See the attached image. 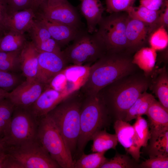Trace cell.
<instances>
[{
    "label": "cell",
    "instance_id": "6da1fadb",
    "mask_svg": "<svg viewBox=\"0 0 168 168\" xmlns=\"http://www.w3.org/2000/svg\"><path fill=\"white\" fill-rule=\"evenodd\" d=\"M132 74L108 85L99 92L110 116L114 115L117 119L124 120L128 110L150 84L146 77Z\"/></svg>",
    "mask_w": 168,
    "mask_h": 168
},
{
    "label": "cell",
    "instance_id": "7a4b0ae2",
    "mask_svg": "<svg viewBox=\"0 0 168 168\" xmlns=\"http://www.w3.org/2000/svg\"><path fill=\"white\" fill-rule=\"evenodd\" d=\"M132 59L107 52L90 67L88 74L79 89L84 95L98 93L103 88L126 76L135 69Z\"/></svg>",
    "mask_w": 168,
    "mask_h": 168
},
{
    "label": "cell",
    "instance_id": "3957f363",
    "mask_svg": "<svg viewBox=\"0 0 168 168\" xmlns=\"http://www.w3.org/2000/svg\"><path fill=\"white\" fill-rule=\"evenodd\" d=\"M82 97V94L80 90L76 91L47 114L59 130L73 159L80 133Z\"/></svg>",
    "mask_w": 168,
    "mask_h": 168
},
{
    "label": "cell",
    "instance_id": "277c9868",
    "mask_svg": "<svg viewBox=\"0 0 168 168\" xmlns=\"http://www.w3.org/2000/svg\"><path fill=\"white\" fill-rule=\"evenodd\" d=\"M80 131L75 155L84 152L87 143L97 132L105 129L111 116L100 94H82L80 109Z\"/></svg>",
    "mask_w": 168,
    "mask_h": 168
},
{
    "label": "cell",
    "instance_id": "5b68a950",
    "mask_svg": "<svg viewBox=\"0 0 168 168\" xmlns=\"http://www.w3.org/2000/svg\"><path fill=\"white\" fill-rule=\"evenodd\" d=\"M9 168H61L41 145L38 138L7 146Z\"/></svg>",
    "mask_w": 168,
    "mask_h": 168
},
{
    "label": "cell",
    "instance_id": "8992f818",
    "mask_svg": "<svg viewBox=\"0 0 168 168\" xmlns=\"http://www.w3.org/2000/svg\"><path fill=\"white\" fill-rule=\"evenodd\" d=\"M37 138L62 168H74L72 155L55 124L47 114L40 119Z\"/></svg>",
    "mask_w": 168,
    "mask_h": 168
},
{
    "label": "cell",
    "instance_id": "52a82bcc",
    "mask_svg": "<svg viewBox=\"0 0 168 168\" xmlns=\"http://www.w3.org/2000/svg\"><path fill=\"white\" fill-rule=\"evenodd\" d=\"M39 120L29 108L15 106L2 140L10 146L37 139Z\"/></svg>",
    "mask_w": 168,
    "mask_h": 168
},
{
    "label": "cell",
    "instance_id": "ba28073f",
    "mask_svg": "<svg viewBox=\"0 0 168 168\" xmlns=\"http://www.w3.org/2000/svg\"><path fill=\"white\" fill-rule=\"evenodd\" d=\"M102 18L94 35L106 53H118L128 49L126 34L127 15L117 13Z\"/></svg>",
    "mask_w": 168,
    "mask_h": 168
},
{
    "label": "cell",
    "instance_id": "9c48e42d",
    "mask_svg": "<svg viewBox=\"0 0 168 168\" xmlns=\"http://www.w3.org/2000/svg\"><path fill=\"white\" fill-rule=\"evenodd\" d=\"M73 40L72 44L62 51L68 65H91L106 53L94 35L81 32Z\"/></svg>",
    "mask_w": 168,
    "mask_h": 168
},
{
    "label": "cell",
    "instance_id": "30bf717a",
    "mask_svg": "<svg viewBox=\"0 0 168 168\" xmlns=\"http://www.w3.org/2000/svg\"><path fill=\"white\" fill-rule=\"evenodd\" d=\"M90 66L69 65L53 78L50 85L58 91L72 93L84 83Z\"/></svg>",
    "mask_w": 168,
    "mask_h": 168
},
{
    "label": "cell",
    "instance_id": "8fae6325",
    "mask_svg": "<svg viewBox=\"0 0 168 168\" xmlns=\"http://www.w3.org/2000/svg\"><path fill=\"white\" fill-rule=\"evenodd\" d=\"M47 87L37 79H26L8 92L7 98L15 107L29 108Z\"/></svg>",
    "mask_w": 168,
    "mask_h": 168
},
{
    "label": "cell",
    "instance_id": "7c38bea8",
    "mask_svg": "<svg viewBox=\"0 0 168 168\" xmlns=\"http://www.w3.org/2000/svg\"><path fill=\"white\" fill-rule=\"evenodd\" d=\"M45 1L39 7L36 14L48 20L80 30L81 23L79 15L68 1L54 6H48Z\"/></svg>",
    "mask_w": 168,
    "mask_h": 168
},
{
    "label": "cell",
    "instance_id": "4fadbf2b",
    "mask_svg": "<svg viewBox=\"0 0 168 168\" xmlns=\"http://www.w3.org/2000/svg\"><path fill=\"white\" fill-rule=\"evenodd\" d=\"M68 66L62 54L40 52L37 79L48 86L54 77Z\"/></svg>",
    "mask_w": 168,
    "mask_h": 168
},
{
    "label": "cell",
    "instance_id": "5bb4252c",
    "mask_svg": "<svg viewBox=\"0 0 168 168\" xmlns=\"http://www.w3.org/2000/svg\"><path fill=\"white\" fill-rule=\"evenodd\" d=\"M71 94L58 91L47 86L36 101L29 108L36 117L40 119L46 115Z\"/></svg>",
    "mask_w": 168,
    "mask_h": 168
},
{
    "label": "cell",
    "instance_id": "9a60e30c",
    "mask_svg": "<svg viewBox=\"0 0 168 168\" xmlns=\"http://www.w3.org/2000/svg\"><path fill=\"white\" fill-rule=\"evenodd\" d=\"M114 128L118 142L124 147L127 154L136 161L139 160L141 147L137 141L133 125L121 119H117Z\"/></svg>",
    "mask_w": 168,
    "mask_h": 168
},
{
    "label": "cell",
    "instance_id": "2e32d148",
    "mask_svg": "<svg viewBox=\"0 0 168 168\" xmlns=\"http://www.w3.org/2000/svg\"><path fill=\"white\" fill-rule=\"evenodd\" d=\"M146 115L150 128V145L161 134L168 130V110L155 99L150 105Z\"/></svg>",
    "mask_w": 168,
    "mask_h": 168
},
{
    "label": "cell",
    "instance_id": "e0dca14e",
    "mask_svg": "<svg viewBox=\"0 0 168 168\" xmlns=\"http://www.w3.org/2000/svg\"><path fill=\"white\" fill-rule=\"evenodd\" d=\"M28 32L31 41L40 52L62 54L60 46L52 38L46 28L36 19Z\"/></svg>",
    "mask_w": 168,
    "mask_h": 168
},
{
    "label": "cell",
    "instance_id": "ac0fdd59",
    "mask_svg": "<svg viewBox=\"0 0 168 168\" xmlns=\"http://www.w3.org/2000/svg\"><path fill=\"white\" fill-rule=\"evenodd\" d=\"M35 19L46 28L61 48L73 40L81 32L80 30L48 20L36 13Z\"/></svg>",
    "mask_w": 168,
    "mask_h": 168
},
{
    "label": "cell",
    "instance_id": "d6986e66",
    "mask_svg": "<svg viewBox=\"0 0 168 168\" xmlns=\"http://www.w3.org/2000/svg\"><path fill=\"white\" fill-rule=\"evenodd\" d=\"M151 32L152 30L150 26L128 15L126 34L128 49L134 50L141 48Z\"/></svg>",
    "mask_w": 168,
    "mask_h": 168
},
{
    "label": "cell",
    "instance_id": "ffe728a7",
    "mask_svg": "<svg viewBox=\"0 0 168 168\" xmlns=\"http://www.w3.org/2000/svg\"><path fill=\"white\" fill-rule=\"evenodd\" d=\"M35 17V12L32 8L8 12L4 21L6 32L11 30L24 34L28 32Z\"/></svg>",
    "mask_w": 168,
    "mask_h": 168
},
{
    "label": "cell",
    "instance_id": "44dd1931",
    "mask_svg": "<svg viewBox=\"0 0 168 168\" xmlns=\"http://www.w3.org/2000/svg\"><path fill=\"white\" fill-rule=\"evenodd\" d=\"M39 53L31 41H28L21 50V69L26 79H37Z\"/></svg>",
    "mask_w": 168,
    "mask_h": 168
},
{
    "label": "cell",
    "instance_id": "7402d4cb",
    "mask_svg": "<svg viewBox=\"0 0 168 168\" xmlns=\"http://www.w3.org/2000/svg\"><path fill=\"white\" fill-rule=\"evenodd\" d=\"M79 9L85 19L87 31L92 34L97 30L96 26L102 19L104 10L100 0H80Z\"/></svg>",
    "mask_w": 168,
    "mask_h": 168
},
{
    "label": "cell",
    "instance_id": "603a6c76",
    "mask_svg": "<svg viewBox=\"0 0 168 168\" xmlns=\"http://www.w3.org/2000/svg\"><path fill=\"white\" fill-rule=\"evenodd\" d=\"M91 140L93 144L91 150L93 152H105L111 149H115L118 142L116 134L107 133L105 129L96 132Z\"/></svg>",
    "mask_w": 168,
    "mask_h": 168
},
{
    "label": "cell",
    "instance_id": "cb8c5ba5",
    "mask_svg": "<svg viewBox=\"0 0 168 168\" xmlns=\"http://www.w3.org/2000/svg\"><path fill=\"white\" fill-rule=\"evenodd\" d=\"M27 41L24 34L7 31L0 40V51H21Z\"/></svg>",
    "mask_w": 168,
    "mask_h": 168
},
{
    "label": "cell",
    "instance_id": "d4e9b609",
    "mask_svg": "<svg viewBox=\"0 0 168 168\" xmlns=\"http://www.w3.org/2000/svg\"><path fill=\"white\" fill-rule=\"evenodd\" d=\"M151 88L159 103L168 110V76L165 68L159 70L157 77L151 85Z\"/></svg>",
    "mask_w": 168,
    "mask_h": 168
},
{
    "label": "cell",
    "instance_id": "484cf974",
    "mask_svg": "<svg viewBox=\"0 0 168 168\" xmlns=\"http://www.w3.org/2000/svg\"><path fill=\"white\" fill-rule=\"evenodd\" d=\"M155 99L152 94L146 91L143 92L128 110L124 121L128 122L138 116L146 115L150 105Z\"/></svg>",
    "mask_w": 168,
    "mask_h": 168
},
{
    "label": "cell",
    "instance_id": "4316f807",
    "mask_svg": "<svg viewBox=\"0 0 168 168\" xmlns=\"http://www.w3.org/2000/svg\"><path fill=\"white\" fill-rule=\"evenodd\" d=\"M156 51L150 47H142L135 54L132 62L146 73L151 72L155 65Z\"/></svg>",
    "mask_w": 168,
    "mask_h": 168
},
{
    "label": "cell",
    "instance_id": "83f0119b",
    "mask_svg": "<svg viewBox=\"0 0 168 168\" xmlns=\"http://www.w3.org/2000/svg\"><path fill=\"white\" fill-rule=\"evenodd\" d=\"M161 11V9L155 11L149 9L141 5L133 6L126 12L130 17L138 20L150 26L153 30V26Z\"/></svg>",
    "mask_w": 168,
    "mask_h": 168
},
{
    "label": "cell",
    "instance_id": "f1b7e54d",
    "mask_svg": "<svg viewBox=\"0 0 168 168\" xmlns=\"http://www.w3.org/2000/svg\"><path fill=\"white\" fill-rule=\"evenodd\" d=\"M105 152H96L88 154L83 152L75 161L74 168H100L107 159L105 156Z\"/></svg>",
    "mask_w": 168,
    "mask_h": 168
},
{
    "label": "cell",
    "instance_id": "f546056e",
    "mask_svg": "<svg viewBox=\"0 0 168 168\" xmlns=\"http://www.w3.org/2000/svg\"><path fill=\"white\" fill-rule=\"evenodd\" d=\"M21 51H0V69L14 72L18 69H21Z\"/></svg>",
    "mask_w": 168,
    "mask_h": 168
},
{
    "label": "cell",
    "instance_id": "4dcf8cb0",
    "mask_svg": "<svg viewBox=\"0 0 168 168\" xmlns=\"http://www.w3.org/2000/svg\"><path fill=\"white\" fill-rule=\"evenodd\" d=\"M133 125L138 142L141 147H146L151 138L147 121L142 116H138Z\"/></svg>",
    "mask_w": 168,
    "mask_h": 168
},
{
    "label": "cell",
    "instance_id": "1f68e13d",
    "mask_svg": "<svg viewBox=\"0 0 168 168\" xmlns=\"http://www.w3.org/2000/svg\"><path fill=\"white\" fill-rule=\"evenodd\" d=\"M15 106L7 98L0 101V138L7 129L13 113Z\"/></svg>",
    "mask_w": 168,
    "mask_h": 168
},
{
    "label": "cell",
    "instance_id": "d6a6232c",
    "mask_svg": "<svg viewBox=\"0 0 168 168\" xmlns=\"http://www.w3.org/2000/svg\"><path fill=\"white\" fill-rule=\"evenodd\" d=\"M166 29L159 27L153 30L149 40L151 47L156 51L164 49L168 44V34Z\"/></svg>",
    "mask_w": 168,
    "mask_h": 168
},
{
    "label": "cell",
    "instance_id": "836d02e7",
    "mask_svg": "<svg viewBox=\"0 0 168 168\" xmlns=\"http://www.w3.org/2000/svg\"><path fill=\"white\" fill-rule=\"evenodd\" d=\"M136 166L134 162L128 156L116 153L113 157L107 159L100 168H131Z\"/></svg>",
    "mask_w": 168,
    "mask_h": 168
},
{
    "label": "cell",
    "instance_id": "e575fe53",
    "mask_svg": "<svg viewBox=\"0 0 168 168\" xmlns=\"http://www.w3.org/2000/svg\"><path fill=\"white\" fill-rule=\"evenodd\" d=\"M150 156H168V130L161 134L150 145Z\"/></svg>",
    "mask_w": 168,
    "mask_h": 168
},
{
    "label": "cell",
    "instance_id": "d590c367",
    "mask_svg": "<svg viewBox=\"0 0 168 168\" xmlns=\"http://www.w3.org/2000/svg\"><path fill=\"white\" fill-rule=\"evenodd\" d=\"M21 82L20 77L14 72L0 69V88L9 92Z\"/></svg>",
    "mask_w": 168,
    "mask_h": 168
},
{
    "label": "cell",
    "instance_id": "8d00e7d4",
    "mask_svg": "<svg viewBox=\"0 0 168 168\" xmlns=\"http://www.w3.org/2000/svg\"><path fill=\"white\" fill-rule=\"evenodd\" d=\"M135 0H105L106 11L110 13L127 12L133 6Z\"/></svg>",
    "mask_w": 168,
    "mask_h": 168
},
{
    "label": "cell",
    "instance_id": "74e56055",
    "mask_svg": "<svg viewBox=\"0 0 168 168\" xmlns=\"http://www.w3.org/2000/svg\"><path fill=\"white\" fill-rule=\"evenodd\" d=\"M139 167L142 168H168V156H150L149 159L141 163Z\"/></svg>",
    "mask_w": 168,
    "mask_h": 168
},
{
    "label": "cell",
    "instance_id": "f35d334b",
    "mask_svg": "<svg viewBox=\"0 0 168 168\" xmlns=\"http://www.w3.org/2000/svg\"><path fill=\"white\" fill-rule=\"evenodd\" d=\"M6 0L8 5V12H9L32 8L33 0Z\"/></svg>",
    "mask_w": 168,
    "mask_h": 168
},
{
    "label": "cell",
    "instance_id": "ab89813d",
    "mask_svg": "<svg viewBox=\"0 0 168 168\" xmlns=\"http://www.w3.org/2000/svg\"><path fill=\"white\" fill-rule=\"evenodd\" d=\"M163 26L166 29L168 26V1L165 0L162 6L161 11L154 25V30L157 28Z\"/></svg>",
    "mask_w": 168,
    "mask_h": 168
},
{
    "label": "cell",
    "instance_id": "60d3db41",
    "mask_svg": "<svg viewBox=\"0 0 168 168\" xmlns=\"http://www.w3.org/2000/svg\"><path fill=\"white\" fill-rule=\"evenodd\" d=\"M165 0H139L140 5L153 11L160 10Z\"/></svg>",
    "mask_w": 168,
    "mask_h": 168
},
{
    "label": "cell",
    "instance_id": "b9f144b4",
    "mask_svg": "<svg viewBox=\"0 0 168 168\" xmlns=\"http://www.w3.org/2000/svg\"><path fill=\"white\" fill-rule=\"evenodd\" d=\"M8 12V7L6 0H0V31L3 34L6 32L4 21Z\"/></svg>",
    "mask_w": 168,
    "mask_h": 168
},
{
    "label": "cell",
    "instance_id": "7bdbcfd3",
    "mask_svg": "<svg viewBox=\"0 0 168 168\" xmlns=\"http://www.w3.org/2000/svg\"><path fill=\"white\" fill-rule=\"evenodd\" d=\"M8 158V155L5 149L0 153V168H7Z\"/></svg>",
    "mask_w": 168,
    "mask_h": 168
},
{
    "label": "cell",
    "instance_id": "ee69618b",
    "mask_svg": "<svg viewBox=\"0 0 168 168\" xmlns=\"http://www.w3.org/2000/svg\"><path fill=\"white\" fill-rule=\"evenodd\" d=\"M68 0H45V2L49 6H54L68 1Z\"/></svg>",
    "mask_w": 168,
    "mask_h": 168
},
{
    "label": "cell",
    "instance_id": "f6af8a7d",
    "mask_svg": "<svg viewBox=\"0 0 168 168\" xmlns=\"http://www.w3.org/2000/svg\"><path fill=\"white\" fill-rule=\"evenodd\" d=\"M45 0H33L32 9L36 12L40 6Z\"/></svg>",
    "mask_w": 168,
    "mask_h": 168
},
{
    "label": "cell",
    "instance_id": "bcb514c9",
    "mask_svg": "<svg viewBox=\"0 0 168 168\" xmlns=\"http://www.w3.org/2000/svg\"><path fill=\"white\" fill-rule=\"evenodd\" d=\"M8 92L0 88V101L7 98Z\"/></svg>",
    "mask_w": 168,
    "mask_h": 168
},
{
    "label": "cell",
    "instance_id": "7dc6e473",
    "mask_svg": "<svg viewBox=\"0 0 168 168\" xmlns=\"http://www.w3.org/2000/svg\"><path fill=\"white\" fill-rule=\"evenodd\" d=\"M6 147L2 138H0V153L5 150Z\"/></svg>",
    "mask_w": 168,
    "mask_h": 168
},
{
    "label": "cell",
    "instance_id": "c3c4849f",
    "mask_svg": "<svg viewBox=\"0 0 168 168\" xmlns=\"http://www.w3.org/2000/svg\"><path fill=\"white\" fill-rule=\"evenodd\" d=\"M3 33L0 31V40L3 35Z\"/></svg>",
    "mask_w": 168,
    "mask_h": 168
}]
</instances>
